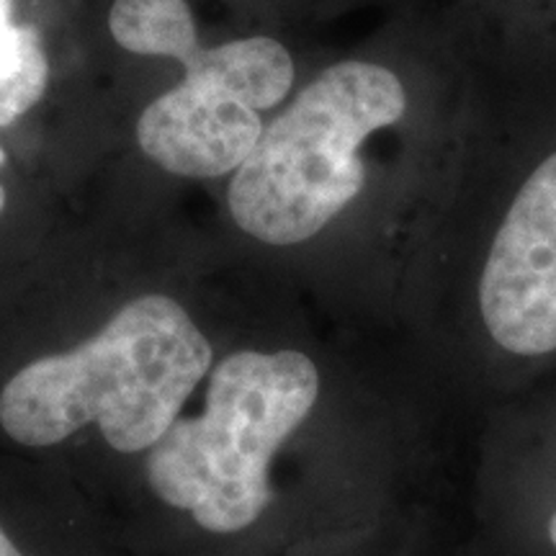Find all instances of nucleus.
Instances as JSON below:
<instances>
[{
	"mask_svg": "<svg viewBox=\"0 0 556 556\" xmlns=\"http://www.w3.org/2000/svg\"><path fill=\"white\" fill-rule=\"evenodd\" d=\"M533 526H536V544L539 552L544 556H556V486L548 490V495L541 497L533 516Z\"/></svg>",
	"mask_w": 556,
	"mask_h": 556,
	"instance_id": "7",
	"label": "nucleus"
},
{
	"mask_svg": "<svg viewBox=\"0 0 556 556\" xmlns=\"http://www.w3.org/2000/svg\"><path fill=\"white\" fill-rule=\"evenodd\" d=\"M263 129L258 109L219 90L180 83L139 114L137 144L157 168L206 180L238 170Z\"/></svg>",
	"mask_w": 556,
	"mask_h": 556,
	"instance_id": "6",
	"label": "nucleus"
},
{
	"mask_svg": "<svg viewBox=\"0 0 556 556\" xmlns=\"http://www.w3.org/2000/svg\"><path fill=\"white\" fill-rule=\"evenodd\" d=\"M13 199H16V189H13V152L3 142V137H0V225L11 217Z\"/></svg>",
	"mask_w": 556,
	"mask_h": 556,
	"instance_id": "8",
	"label": "nucleus"
},
{
	"mask_svg": "<svg viewBox=\"0 0 556 556\" xmlns=\"http://www.w3.org/2000/svg\"><path fill=\"white\" fill-rule=\"evenodd\" d=\"M484 330L510 358L556 353V155L531 173L479 276Z\"/></svg>",
	"mask_w": 556,
	"mask_h": 556,
	"instance_id": "4",
	"label": "nucleus"
},
{
	"mask_svg": "<svg viewBox=\"0 0 556 556\" xmlns=\"http://www.w3.org/2000/svg\"><path fill=\"white\" fill-rule=\"evenodd\" d=\"M317 397L319 371L302 351L232 353L214 368L204 413L176 420L150 448L152 492L204 531H245L274 500L276 451Z\"/></svg>",
	"mask_w": 556,
	"mask_h": 556,
	"instance_id": "3",
	"label": "nucleus"
},
{
	"mask_svg": "<svg viewBox=\"0 0 556 556\" xmlns=\"http://www.w3.org/2000/svg\"><path fill=\"white\" fill-rule=\"evenodd\" d=\"M109 31L116 45L139 58L180 62L184 83L219 90L258 111L287 99L296 78L294 58L274 37L235 39L212 50L201 47L186 0H114Z\"/></svg>",
	"mask_w": 556,
	"mask_h": 556,
	"instance_id": "5",
	"label": "nucleus"
},
{
	"mask_svg": "<svg viewBox=\"0 0 556 556\" xmlns=\"http://www.w3.org/2000/svg\"><path fill=\"white\" fill-rule=\"evenodd\" d=\"M212 366V343L176 299H131L86 343L34 358L0 389V428L29 448L99 422L111 448L150 451Z\"/></svg>",
	"mask_w": 556,
	"mask_h": 556,
	"instance_id": "1",
	"label": "nucleus"
},
{
	"mask_svg": "<svg viewBox=\"0 0 556 556\" xmlns=\"http://www.w3.org/2000/svg\"><path fill=\"white\" fill-rule=\"evenodd\" d=\"M405 111L407 90L389 67L345 60L323 70L232 173L235 225L266 245L315 238L364 191L361 144Z\"/></svg>",
	"mask_w": 556,
	"mask_h": 556,
	"instance_id": "2",
	"label": "nucleus"
},
{
	"mask_svg": "<svg viewBox=\"0 0 556 556\" xmlns=\"http://www.w3.org/2000/svg\"><path fill=\"white\" fill-rule=\"evenodd\" d=\"M0 556H26L16 544H13V539L5 533L3 526H0Z\"/></svg>",
	"mask_w": 556,
	"mask_h": 556,
	"instance_id": "9",
	"label": "nucleus"
}]
</instances>
